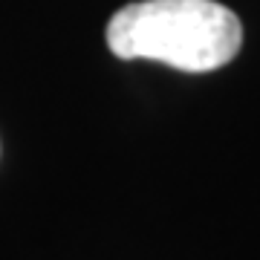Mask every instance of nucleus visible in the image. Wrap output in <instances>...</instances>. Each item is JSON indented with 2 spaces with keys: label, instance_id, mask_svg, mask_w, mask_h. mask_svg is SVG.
I'll return each instance as SVG.
<instances>
[{
  "label": "nucleus",
  "instance_id": "1",
  "mask_svg": "<svg viewBox=\"0 0 260 260\" xmlns=\"http://www.w3.org/2000/svg\"><path fill=\"white\" fill-rule=\"evenodd\" d=\"M107 47L121 61H159L179 73H211L237 58L243 23L217 0H139L107 23Z\"/></svg>",
  "mask_w": 260,
  "mask_h": 260
}]
</instances>
